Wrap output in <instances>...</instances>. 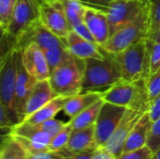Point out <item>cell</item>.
Masks as SVG:
<instances>
[{"instance_id":"cell-1","label":"cell","mask_w":160,"mask_h":159,"mask_svg":"<svg viewBox=\"0 0 160 159\" xmlns=\"http://www.w3.org/2000/svg\"><path fill=\"white\" fill-rule=\"evenodd\" d=\"M120 80L122 75L115 54L106 52L103 59L84 60L82 92H104Z\"/></svg>"},{"instance_id":"cell-19","label":"cell","mask_w":160,"mask_h":159,"mask_svg":"<svg viewBox=\"0 0 160 159\" xmlns=\"http://www.w3.org/2000/svg\"><path fill=\"white\" fill-rule=\"evenodd\" d=\"M152 124L153 121L151 120L150 115L147 112L140 118L138 123L135 125V127L129 133L125 142L122 154L134 151L145 146L147 144L148 135Z\"/></svg>"},{"instance_id":"cell-26","label":"cell","mask_w":160,"mask_h":159,"mask_svg":"<svg viewBox=\"0 0 160 159\" xmlns=\"http://www.w3.org/2000/svg\"><path fill=\"white\" fill-rule=\"evenodd\" d=\"M51 72L58 66L67 62L73 55L68 51L67 47H59L44 51Z\"/></svg>"},{"instance_id":"cell-42","label":"cell","mask_w":160,"mask_h":159,"mask_svg":"<svg viewBox=\"0 0 160 159\" xmlns=\"http://www.w3.org/2000/svg\"><path fill=\"white\" fill-rule=\"evenodd\" d=\"M153 159H160V150L159 151H158V152L155 154V156H154Z\"/></svg>"},{"instance_id":"cell-28","label":"cell","mask_w":160,"mask_h":159,"mask_svg":"<svg viewBox=\"0 0 160 159\" xmlns=\"http://www.w3.org/2000/svg\"><path fill=\"white\" fill-rule=\"evenodd\" d=\"M73 128L69 122L67 123L66 127L53 138H52L51 142L49 144V150L50 151H58L61 149H64L67 147L71 132Z\"/></svg>"},{"instance_id":"cell-25","label":"cell","mask_w":160,"mask_h":159,"mask_svg":"<svg viewBox=\"0 0 160 159\" xmlns=\"http://www.w3.org/2000/svg\"><path fill=\"white\" fill-rule=\"evenodd\" d=\"M61 3L66 16L72 26L83 22L85 12V6L79 0H59Z\"/></svg>"},{"instance_id":"cell-24","label":"cell","mask_w":160,"mask_h":159,"mask_svg":"<svg viewBox=\"0 0 160 159\" xmlns=\"http://www.w3.org/2000/svg\"><path fill=\"white\" fill-rule=\"evenodd\" d=\"M28 154L19 142L9 133L2 138L0 159H23Z\"/></svg>"},{"instance_id":"cell-20","label":"cell","mask_w":160,"mask_h":159,"mask_svg":"<svg viewBox=\"0 0 160 159\" xmlns=\"http://www.w3.org/2000/svg\"><path fill=\"white\" fill-rule=\"evenodd\" d=\"M103 94L104 92L99 91H87L67 97L63 112L66 115L73 118L81 113L82 111H84L86 108L102 98Z\"/></svg>"},{"instance_id":"cell-38","label":"cell","mask_w":160,"mask_h":159,"mask_svg":"<svg viewBox=\"0 0 160 159\" xmlns=\"http://www.w3.org/2000/svg\"><path fill=\"white\" fill-rule=\"evenodd\" d=\"M79 1L82 2L85 7H91L100 9L108 7L114 0H79Z\"/></svg>"},{"instance_id":"cell-22","label":"cell","mask_w":160,"mask_h":159,"mask_svg":"<svg viewBox=\"0 0 160 159\" xmlns=\"http://www.w3.org/2000/svg\"><path fill=\"white\" fill-rule=\"evenodd\" d=\"M66 99H67V97H60V96L54 97L50 102H48L46 105H44L42 108L38 110L36 112L27 116L22 122H27L30 124L38 125V124H40L47 120L54 118V116L60 111H63Z\"/></svg>"},{"instance_id":"cell-17","label":"cell","mask_w":160,"mask_h":159,"mask_svg":"<svg viewBox=\"0 0 160 159\" xmlns=\"http://www.w3.org/2000/svg\"><path fill=\"white\" fill-rule=\"evenodd\" d=\"M83 22L93 35L97 44L104 45L111 36L108 17L104 11L98 8L86 7Z\"/></svg>"},{"instance_id":"cell-7","label":"cell","mask_w":160,"mask_h":159,"mask_svg":"<svg viewBox=\"0 0 160 159\" xmlns=\"http://www.w3.org/2000/svg\"><path fill=\"white\" fill-rule=\"evenodd\" d=\"M23 147L28 156L48 151L52 137L38 125L21 122L8 132Z\"/></svg>"},{"instance_id":"cell-23","label":"cell","mask_w":160,"mask_h":159,"mask_svg":"<svg viewBox=\"0 0 160 159\" xmlns=\"http://www.w3.org/2000/svg\"><path fill=\"white\" fill-rule=\"evenodd\" d=\"M103 104H104V100L103 98H100L99 100H98L97 102L86 108L84 111H82L81 113L71 118L69 123L72 128L82 129L95 125Z\"/></svg>"},{"instance_id":"cell-37","label":"cell","mask_w":160,"mask_h":159,"mask_svg":"<svg viewBox=\"0 0 160 159\" xmlns=\"http://www.w3.org/2000/svg\"><path fill=\"white\" fill-rule=\"evenodd\" d=\"M148 113L153 122L160 117V94L150 102Z\"/></svg>"},{"instance_id":"cell-11","label":"cell","mask_w":160,"mask_h":159,"mask_svg":"<svg viewBox=\"0 0 160 159\" xmlns=\"http://www.w3.org/2000/svg\"><path fill=\"white\" fill-rule=\"evenodd\" d=\"M128 108L104 101L95 123L96 142L98 147H104L110 141L121 122Z\"/></svg>"},{"instance_id":"cell-18","label":"cell","mask_w":160,"mask_h":159,"mask_svg":"<svg viewBox=\"0 0 160 159\" xmlns=\"http://www.w3.org/2000/svg\"><path fill=\"white\" fill-rule=\"evenodd\" d=\"M56 97L57 96L54 94L49 79L37 81L26 104L25 118L36 112L38 110L42 108L44 105H46Z\"/></svg>"},{"instance_id":"cell-12","label":"cell","mask_w":160,"mask_h":159,"mask_svg":"<svg viewBox=\"0 0 160 159\" xmlns=\"http://www.w3.org/2000/svg\"><path fill=\"white\" fill-rule=\"evenodd\" d=\"M148 0H114L108 7L100 8L108 17L111 35L134 19L145 7Z\"/></svg>"},{"instance_id":"cell-36","label":"cell","mask_w":160,"mask_h":159,"mask_svg":"<svg viewBox=\"0 0 160 159\" xmlns=\"http://www.w3.org/2000/svg\"><path fill=\"white\" fill-rule=\"evenodd\" d=\"M72 30H73L74 32H76V33H77L79 36H81L82 37L85 38L86 40H89V41H91V42L97 43L96 40H95V38H94V37H93V35L91 34V32L89 31L88 27H87L86 24L84 23V22H81V23H79V24H76V25H74V26H72Z\"/></svg>"},{"instance_id":"cell-14","label":"cell","mask_w":160,"mask_h":159,"mask_svg":"<svg viewBox=\"0 0 160 159\" xmlns=\"http://www.w3.org/2000/svg\"><path fill=\"white\" fill-rule=\"evenodd\" d=\"M21 57L27 72L37 81L50 79V67L44 51L39 46L30 43L21 51Z\"/></svg>"},{"instance_id":"cell-31","label":"cell","mask_w":160,"mask_h":159,"mask_svg":"<svg viewBox=\"0 0 160 159\" xmlns=\"http://www.w3.org/2000/svg\"><path fill=\"white\" fill-rule=\"evenodd\" d=\"M146 145L155 154L160 150V117L152 124Z\"/></svg>"},{"instance_id":"cell-32","label":"cell","mask_w":160,"mask_h":159,"mask_svg":"<svg viewBox=\"0 0 160 159\" xmlns=\"http://www.w3.org/2000/svg\"><path fill=\"white\" fill-rule=\"evenodd\" d=\"M155 153L147 146H143L140 149L130 151L128 153H123L116 159H153Z\"/></svg>"},{"instance_id":"cell-35","label":"cell","mask_w":160,"mask_h":159,"mask_svg":"<svg viewBox=\"0 0 160 159\" xmlns=\"http://www.w3.org/2000/svg\"><path fill=\"white\" fill-rule=\"evenodd\" d=\"M14 126H15V124L11 120L7 110L5 109V107L3 105L0 104V127H1V129L2 130L7 129L9 132Z\"/></svg>"},{"instance_id":"cell-44","label":"cell","mask_w":160,"mask_h":159,"mask_svg":"<svg viewBox=\"0 0 160 159\" xmlns=\"http://www.w3.org/2000/svg\"><path fill=\"white\" fill-rule=\"evenodd\" d=\"M23 159H31V158H30V157H29V156L27 155V156H26V157H24Z\"/></svg>"},{"instance_id":"cell-2","label":"cell","mask_w":160,"mask_h":159,"mask_svg":"<svg viewBox=\"0 0 160 159\" xmlns=\"http://www.w3.org/2000/svg\"><path fill=\"white\" fill-rule=\"evenodd\" d=\"M151 18L149 7H145L134 19L112 33L107 42L100 46L104 52L117 54L143 37H149Z\"/></svg>"},{"instance_id":"cell-6","label":"cell","mask_w":160,"mask_h":159,"mask_svg":"<svg viewBox=\"0 0 160 159\" xmlns=\"http://www.w3.org/2000/svg\"><path fill=\"white\" fill-rule=\"evenodd\" d=\"M17 55L18 51L9 48L2 53L0 63V104L5 107L15 125L20 123L15 108Z\"/></svg>"},{"instance_id":"cell-21","label":"cell","mask_w":160,"mask_h":159,"mask_svg":"<svg viewBox=\"0 0 160 159\" xmlns=\"http://www.w3.org/2000/svg\"><path fill=\"white\" fill-rule=\"evenodd\" d=\"M98 147L96 142L95 125L82 129H73L67 145V148L73 153H79L83 150Z\"/></svg>"},{"instance_id":"cell-13","label":"cell","mask_w":160,"mask_h":159,"mask_svg":"<svg viewBox=\"0 0 160 159\" xmlns=\"http://www.w3.org/2000/svg\"><path fill=\"white\" fill-rule=\"evenodd\" d=\"M36 82L37 80L31 74H29L25 69L22 61L21 52L18 51L17 79H16V88H15V108L20 123L22 122L25 118L26 104Z\"/></svg>"},{"instance_id":"cell-34","label":"cell","mask_w":160,"mask_h":159,"mask_svg":"<svg viewBox=\"0 0 160 159\" xmlns=\"http://www.w3.org/2000/svg\"><path fill=\"white\" fill-rule=\"evenodd\" d=\"M44 131H46L52 138H53L55 135H57L67 125V123H64L60 120H56L54 118L47 120L45 122H42L40 124H38Z\"/></svg>"},{"instance_id":"cell-5","label":"cell","mask_w":160,"mask_h":159,"mask_svg":"<svg viewBox=\"0 0 160 159\" xmlns=\"http://www.w3.org/2000/svg\"><path fill=\"white\" fill-rule=\"evenodd\" d=\"M84 60L75 56L55 67L50 76V82L54 94L69 97L82 92Z\"/></svg>"},{"instance_id":"cell-39","label":"cell","mask_w":160,"mask_h":159,"mask_svg":"<svg viewBox=\"0 0 160 159\" xmlns=\"http://www.w3.org/2000/svg\"><path fill=\"white\" fill-rule=\"evenodd\" d=\"M97 149L98 147H93V148H89L79 153H75L71 159H93L96 155Z\"/></svg>"},{"instance_id":"cell-3","label":"cell","mask_w":160,"mask_h":159,"mask_svg":"<svg viewBox=\"0 0 160 159\" xmlns=\"http://www.w3.org/2000/svg\"><path fill=\"white\" fill-rule=\"evenodd\" d=\"M122 79L128 82L146 80L150 75L149 37H143L115 54Z\"/></svg>"},{"instance_id":"cell-30","label":"cell","mask_w":160,"mask_h":159,"mask_svg":"<svg viewBox=\"0 0 160 159\" xmlns=\"http://www.w3.org/2000/svg\"><path fill=\"white\" fill-rule=\"evenodd\" d=\"M151 75L160 69V42L149 37Z\"/></svg>"},{"instance_id":"cell-4","label":"cell","mask_w":160,"mask_h":159,"mask_svg":"<svg viewBox=\"0 0 160 159\" xmlns=\"http://www.w3.org/2000/svg\"><path fill=\"white\" fill-rule=\"evenodd\" d=\"M102 98L105 102L142 112H148L151 102L145 80L128 82L122 79L104 91Z\"/></svg>"},{"instance_id":"cell-43","label":"cell","mask_w":160,"mask_h":159,"mask_svg":"<svg viewBox=\"0 0 160 159\" xmlns=\"http://www.w3.org/2000/svg\"><path fill=\"white\" fill-rule=\"evenodd\" d=\"M38 2V4L40 5L41 3H43V2H47V1H52V0H37Z\"/></svg>"},{"instance_id":"cell-33","label":"cell","mask_w":160,"mask_h":159,"mask_svg":"<svg viewBox=\"0 0 160 159\" xmlns=\"http://www.w3.org/2000/svg\"><path fill=\"white\" fill-rule=\"evenodd\" d=\"M145 82L150 101H152L160 94V69L156 73L150 75L145 80Z\"/></svg>"},{"instance_id":"cell-15","label":"cell","mask_w":160,"mask_h":159,"mask_svg":"<svg viewBox=\"0 0 160 159\" xmlns=\"http://www.w3.org/2000/svg\"><path fill=\"white\" fill-rule=\"evenodd\" d=\"M144 113L145 112H138L132 109H127L114 133L112 134V138L110 139V141L106 143L104 147L108 151H110L112 155H114L116 157H119L122 154L125 142L129 133L131 132L135 125L138 123L140 118Z\"/></svg>"},{"instance_id":"cell-9","label":"cell","mask_w":160,"mask_h":159,"mask_svg":"<svg viewBox=\"0 0 160 159\" xmlns=\"http://www.w3.org/2000/svg\"><path fill=\"white\" fill-rule=\"evenodd\" d=\"M38 7L37 0H17L8 33L3 36L11 48L17 37L31 23L38 20Z\"/></svg>"},{"instance_id":"cell-8","label":"cell","mask_w":160,"mask_h":159,"mask_svg":"<svg viewBox=\"0 0 160 159\" xmlns=\"http://www.w3.org/2000/svg\"><path fill=\"white\" fill-rule=\"evenodd\" d=\"M30 43H35L39 46L43 51L67 47L63 39L49 31L39 20L31 23L14 41L12 48L21 52Z\"/></svg>"},{"instance_id":"cell-41","label":"cell","mask_w":160,"mask_h":159,"mask_svg":"<svg viewBox=\"0 0 160 159\" xmlns=\"http://www.w3.org/2000/svg\"><path fill=\"white\" fill-rule=\"evenodd\" d=\"M150 38H153V39H155V40L159 41L160 42V27H159V29L156 32V34H155L152 37H150Z\"/></svg>"},{"instance_id":"cell-16","label":"cell","mask_w":160,"mask_h":159,"mask_svg":"<svg viewBox=\"0 0 160 159\" xmlns=\"http://www.w3.org/2000/svg\"><path fill=\"white\" fill-rule=\"evenodd\" d=\"M65 43L68 51L75 57L86 60L89 58L103 59L106 56V52L97 43L86 40L71 30L65 38Z\"/></svg>"},{"instance_id":"cell-10","label":"cell","mask_w":160,"mask_h":159,"mask_svg":"<svg viewBox=\"0 0 160 159\" xmlns=\"http://www.w3.org/2000/svg\"><path fill=\"white\" fill-rule=\"evenodd\" d=\"M38 20L49 31L63 40L72 30L59 0L41 3L38 7Z\"/></svg>"},{"instance_id":"cell-29","label":"cell","mask_w":160,"mask_h":159,"mask_svg":"<svg viewBox=\"0 0 160 159\" xmlns=\"http://www.w3.org/2000/svg\"><path fill=\"white\" fill-rule=\"evenodd\" d=\"M151 18V30L149 37H152L160 27V0H148Z\"/></svg>"},{"instance_id":"cell-40","label":"cell","mask_w":160,"mask_h":159,"mask_svg":"<svg viewBox=\"0 0 160 159\" xmlns=\"http://www.w3.org/2000/svg\"><path fill=\"white\" fill-rule=\"evenodd\" d=\"M93 159H116V157L108 151L105 147H98Z\"/></svg>"},{"instance_id":"cell-27","label":"cell","mask_w":160,"mask_h":159,"mask_svg":"<svg viewBox=\"0 0 160 159\" xmlns=\"http://www.w3.org/2000/svg\"><path fill=\"white\" fill-rule=\"evenodd\" d=\"M17 0H0V27L2 35L8 33Z\"/></svg>"}]
</instances>
